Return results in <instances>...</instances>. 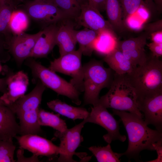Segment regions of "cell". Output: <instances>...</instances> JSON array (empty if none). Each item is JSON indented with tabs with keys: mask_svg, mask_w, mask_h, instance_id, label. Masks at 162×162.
<instances>
[{
	"mask_svg": "<svg viewBox=\"0 0 162 162\" xmlns=\"http://www.w3.org/2000/svg\"><path fill=\"white\" fill-rule=\"evenodd\" d=\"M60 115L46 111L39 108L38 113L39 125L52 128L57 131L63 132L67 128L65 121L62 119Z\"/></svg>",
	"mask_w": 162,
	"mask_h": 162,
	"instance_id": "27",
	"label": "cell"
},
{
	"mask_svg": "<svg viewBox=\"0 0 162 162\" xmlns=\"http://www.w3.org/2000/svg\"><path fill=\"white\" fill-rule=\"evenodd\" d=\"M137 101L146 124L153 125L156 130L162 131V92L137 97Z\"/></svg>",
	"mask_w": 162,
	"mask_h": 162,
	"instance_id": "11",
	"label": "cell"
},
{
	"mask_svg": "<svg viewBox=\"0 0 162 162\" xmlns=\"http://www.w3.org/2000/svg\"><path fill=\"white\" fill-rule=\"evenodd\" d=\"M105 10L108 21L117 34L128 30L123 20L122 9L118 0H106Z\"/></svg>",
	"mask_w": 162,
	"mask_h": 162,
	"instance_id": "22",
	"label": "cell"
},
{
	"mask_svg": "<svg viewBox=\"0 0 162 162\" xmlns=\"http://www.w3.org/2000/svg\"><path fill=\"white\" fill-rule=\"evenodd\" d=\"M149 38L152 42L158 44L162 43V30L158 31L150 34Z\"/></svg>",
	"mask_w": 162,
	"mask_h": 162,
	"instance_id": "38",
	"label": "cell"
},
{
	"mask_svg": "<svg viewBox=\"0 0 162 162\" xmlns=\"http://www.w3.org/2000/svg\"><path fill=\"white\" fill-rule=\"evenodd\" d=\"M143 28L148 34L158 31L162 30V20H160L153 22L144 25Z\"/></svg>",
	"mask_w": 162,
	"mask_h": 162,
	"instance_id": "32",
	"label": "cell"
},
{
	"mask_svg": "<svg viewBox=\"0 0 162 162\" xmlns=\"http://www.w3.org/2000/svg\"><path fill=\"white\" fill-rule=\"evenodd\" d=\"M23 152L24 149L21 148L17 151L16 162H39L38 156L33 154L30 158H26L23 155Z\"/></svg>",
	"mask_w": 162,
	"mask_h": 162,
	"instance_id": "35",
	"label": "cell"
},
{
	"mask_svg": "<svg viewBox=\"0 0 162 162\" xmlns=\"http://www.w3.org/2000/svg\"><path fill=\"white\" fill-rule=\"evenodd\" d=\"M7 75L5 77L0 78V92L3 94L7 91Z\"/></svg>",
	"mask_w": 162,
	"mask_h": 162,
	"instance_id": "39",
	"label": "cell"
},
{
	"mask_svg": "<svg viewBox=\"0 0 162 162\" xmlns=\"http://www.w3.org/2000/svg\"><path fill=\"white\" fill-rule=\"evenodd\" d=\"M58 28L57 24L44 28L38 39L29 57L35 58L46 57L56 45V38Z\"/></svg>",
	"mask_w": 162,
	"mask_h": 162,
	"instance_id": "17",
	"label": "cell"
},
{
	"mask_svg": "<svg viewBox=\"0 0 162 162\" xmlns=\"http://www.w3.org/2000/svg\"><path fill=\"white\" fill-rule=\"evenodd\" d=\"M16 8L11 2L0 3V38L8 44L13 35L9 27V22L13 10Z\"/></svg>",
	"mask_w": 162,
	"mask_h": 162,
	"instance_id": "24",
	"label": "cell"
},
{
	"mask_svg": "<svg viewBox=\"0 0 162 162\" xmlns=\"http://www.w3.org/2000/svg\"><path fill=\"white\" fill-rule=\"evenodd\" d=\"M82 51L80 49L65 54L50 62L49 68L71 77L70 82L79 92L84 91L83 66L81 62Z\"/></svg>",
	"mask_w": 162,
	"mask_h": 162,
	"instance_id": "7",
	"label": "cell"
},
{
	"mask_svg": "<svg viewBox=\"0 0 162 162\" xmlns=\"http://www.w3.org/2000/svg\"><path fill=\"white\" fill-rule=\"evenodd\" d=\"M2 69H3L2 67L0 64V73L2 71Z\"/></svg>",
	"mask_w": 162,
	"mask_h": 162,
	"instance_id": "45",
	"label": "cell"
},
{
	"mask_svg": "<svg viewBox=\"0 0 162 162\" xmlns=\"http://www.w3.org/2000/svg\"><path fill=\"white\" fill-rule=\"evenodd\" d=\"M15 114L6 104H0V140H13L19 134Z\"/></svg>",
	"mask_w": 162,
	"mask_h": 162,
	"instance_id": "19",
	"label": "cell"
},
{
	"mask_svg": "<svg viewBox=\"0 0 162 162\" xmlns=\"http://www.w3.org/2000/svg\"><path fill=\"white\" fill-rule=\"evenodd\" d=\"M0 104H6L0 97Z\"/></svg>",
	"mask_w": 162,
	"mask_h": 162,
	"instance_id": "44",
	"label": "cell"
},
{
	"mask_svg": "<svg viewBox=\"0 0 162 162\" xmlns=\"http://www.w3.org/2000/svg\"><path fill=\"white\" fill-rule=\"evenodd\" d=\"M119 40L114 32L105 30L98 33L94 41V50L105 56L117 47Z\"/></svg>",
	"mask_w": 162,
	"mask_h": 162,
	"instance_id": "23",
	"label": "cell"
},
{
	"mask_svg": "<svg viewBox=\"0 0 162 162\" xmlns=\"http://www.w3.org/2000/svg\"><path fill=\"white\" fill-rule=\"evenodd\" d=\"M43 93L42 88L35 86L28 94L7 105L19 120L20 135H38L42 132L38 122V113Z\"/></svg>",
	"mask_w": 162,
	"mask_h": 162,
	"instance_id": "3",
	"label": "cell"
},
{
	"mask_svg": "<svg viewBox=\"0 0 162 162\" xmlns=\"http://www.w3.org/2000/svg\"><path fill=\"white\" fill-rule=\"evenodd\" d=\"M72 20H63L58 25L56 35V45L59 48L60 56L76 50L77 42L74 34V23Z\"/></svg>",
	"mask_w": 162,
	"mask_h": 162,
	"instance_id": "18",
	"label": "cell"
},
{
	"mask_svg": "<svg viewBox=\"0 0 162 162\" xmlns=\"http://www.w3.org/2000/svg\"><path fill=\"white\" fill-rule=\"evenodd\" d=\"M86 123L85 119L71 128H67L63 132L57 131L55 133V136L60 140L58 161L76 162L73 159V157L74 155L77 154L76 150L83 141L81 132Z\"/></svg>",
	"mask_w": 162,
	"mask_h": 162,
	"instance_id": "10",
	"label": "cell"
},
{
	"mask_svg": "<svg viewBox=\"0 0 162 162\" xmlns=\"http://www.w3.org/2000/svg\"><path fill=\"white\" fill-rule=\"evenodd\" d=\"M16 146L13 140H0V162H14Z\"/></svg>",
	"mask_w": 162,
	"mask_h": 162,
	"instance_id": "30",
	"label": "cell"
},
{
	"mask_svg": "<svg viewBox=\"0 0 162 162\" xmlns=\"http://www.w3.org/2000/svg\"><path fill=\"white\" fill-rule=\"evenodd\" d=\"M103 61L115 73L118 74H130L135 68L117 48L105 55Z\"/></svg>",
	"mask_w": 162,
	"mask_h": 162,
	"instance_id": "21",
	"label": "cell"
},
{
	"mask_svg": "<svg viewBox=\"0 0 162 162\" xmlns=\"http://www.w3.org/2000/svg\"><path fill=\"white\" fill-rule=\"evenodd\" d=\"M94 155L99 162H120V157L123 153H118L113 152L110 144L104 146H93L88 148Z\"/></svg>",
	"mask_w": 162,
	"mask_h": 162,
	"instance_id": "28",
	"label": "cell"
},
{
	"mask_svg": "<svg viewBox=\"0 0 162 162\" xmlns=\"http://www.w3.org/2000/svg\"><path fill=\"white\" fill-rule=\"evenodd\" d=\"M154 150H156L158 154L157 158L153 160L148 162H161L162 161V140L155 143L153 145Z\"/></svg>",
	"mask_w": 162,
	"mask_h": 162,
	"instance_id": "37",
	"label": "cell"
},
{
	"mask_svg": "<svg viewBox=\"0 0 162 162\" xmlns=\"http://www.w3.org/2000/svg\"><path fill=\"white\" fill-rule=\"evenodd\" d=\"M85 119L87 123L97 124L107 130V133L104 135L103 138L108 144L115 140L122 142L126 140V136L121 135L119 132V121L117 120L105 107L98 104L93 106Z\"/></svg>",
	"mask_w": 162,
	"mask_h": 162,
	"instance_id": "9",
	"label": "cell"
},
{
	"mask_svg": "<svg viewBox=\"0 0 162 162\" xmlns=\"http://www.w3.org/2000/svg\"><path fill=\"white\" fill-rule=\"evenodd\" d=\"M7 91L0 97L7 105L11 104L25 95L29 84L27 74L22 70L14 73L7 70Z\"/></svg>",
	"mask_w": 162,
	"mask_h": 162,
	"instance_id": "16",
	"label": "cell"
},
{
	"mask_svg": "<svg viewBox=\"0 0 162 162\" xmlns=\"http://www.w3.org/2000/svg\"><path fill=\"white\" fill-rule=\"evenodd\" d=\"M109 88L107 93L99 98L96 104L106 108L128 112L143 118L138 108L136 90L127 74L114 73Z\"/></svg>",
	"mask_w": 162,
	"mask_h": 162,
	"instance_id": "2",
	"label": "cell"
},
{
	"mask_svg": "<svg viewBox=\"0 0 162 162\" xmlns=\"http://www.w3.org/2000/svg\"><path fill=\"white\" fill-rule=\"evenodd\" d=\"M7 50L5 43L0 38V61L5 62L10 59V53Z\"/></svg>",
	"mask_w": 162,
	"mask_h": 162,
	"instance_id": "34",
	"label": "cell"
},
{
	"mask_svg": "<svg viewBox=\"0 0 162 162\" xmlns=\"http://www.w3.org/2000/svg\"><path fill=\"white\" fill-rule=\"evenodd\" d=\"M98 34L97 32L86 28L80 30H74L75 38L82 54L91 55L94 50V43Z\"/></svg>",
	"mask_w": 162,
	"mask_h": 162,
	"instance_id": "25",
	"label": "cell"
},
{
	"mask_svg": "<svg viewBox=\"0 0 162 162\" xmlns=\"http://www.w3.org/2000/svg\"><path fill=\"white\" fill-rule=\"evenodd\" d=\"M147 34L145 32L139 36L118 41L117 47L134 67L141 65L147 60L144 49L146 45Z\"/></svg>",
	"mask_w": 162,
	"mask_h": 162,
	"instance_id": "14",
	"label": "cell"
},
{
	"mask_svg": "<svg viewBox=\"0 0 162 162\" xmlns=\"http://www.w3.org/2000/svg\"><path fill=\"white\" fill-rule=\"evenodd\" d=\"M112 111L120 118L127 131L128 145L123 154L129 159L139 160L141 151L154 150L153 144L162 140V131L149 128L143 118L137 115L114 109Z\"/></svg>",
	"mask_w": 162,
	"mask_h": 162,
	"instance_id": "1",
	"label": "cell"
},
{
	"mask_svg": "<svg viewBox=\"0 0 162 162\" xmlns=\"http://www.w3.org/2000/svg\"><path fill=\"white\" fill-rule=\"evenodd\" d=\"M79 2L80 5L85 4V3L88 2V0H77Z\"/></svg>",
	"mask_w": 162,
	"mask_h": 162,
	"instance_id": "42",
	"label": "cell"
},
{
	"mask_svg": "<svg viewBox=\"0 0 162 162\" xmlns=\"http://www.w3.org/2000/svg\"><path fill=\"white\" fill-rule=\"evenodd\" d=\"M83 66L84 104L93 106L97 104L101 90L110 87L114 73L101 61L92 59Z\"/></svg>",
	"mask_w": 162,
	"mask_h": 162,
	"instance_id": "5",
	"label": "cell"
},
{
	"mask_svg": "<svg viewBox=\"0 0 162 162\" xmlns=\"http://www.w3.org/2000/svg\"><path fill=\"white\" fill-rule=\"evenodd\" d=\"M24 62L31 70L33 76L40 80L46 87L51 89L58 95L68 97L74 103L77 105L80 104V92L71 83L34 58L28 57Z\"/></svg>",
	"mask_w": 162,
	"mask_h": 162,
	"instance_id": "6",
	"label": "cell"
},
{
	"mask_svg": "<svg viewBox=\"0 0 162 162\" xmlns=\"http://www.w3.org/2000/svg\"><path fill=\"white\" fill-rule=\"evenodd\" d=\"M118 0L122 9L123 21L128 17L134 14L141 5H146L149 7L143 0Z\"/></svg>",
	"mask_w": 162,
	"mask_h": 162,
	"instance_id": "31",
	"label": "cell"
},
{
	"mask_svg": "<svg viewBox=\"0 0 162 162\" xmlns=\"http://www.w3.org/2000/svg\"><path fill=\"white\" fill-rule=\"evenodd\" d=\"M152 4V3L153 1H154L156 9L159 11H161L162 10V0H147Z\"/></svg>",
	"mask_w": 162,
	"mask_h": 162,
	"instance_id": "40",
	"label": "cell"
},
{
	"mask_svg": "<svg viewBox=\"0 0 162 162\" xmlns=\"http://www.w3.org/2000/svg\"><path fill=\"white\" fill-rule=\"evenodd\" d=\"M30 19L27 14L22 9H14L9 22V28L13 35L25 32L29 26Z\"/></svg>",
	"mask_w": 162,
	"mask_h": 162,
	"instance_id": "26",
	"label": "cell"
},
{
	"mask_svg": "<svg viewBox=\"0 0 162 162\" xmlns=\"http://www.w3.org/2000/svg\"><path fill=\"white\" fill-rule=\"evenodd\" d=\"M137 97L162 92V61L152 55L143 64L127 74Z\"/></svg>",
	"mask_w": 162,
	"mask_h": 162,
	"instance_id": "4",
	"label": "cell"
},
{
	"mask_svg": "<svg viewBox=\"0 0 162 162\" xmlns=\"http://www.w3.org/2000/svg\"><path fill=\"white\" fill-rule=\"evenodd\" d=\"M15 138L17 140L20 148L26 149L38 156L50 157L59 154V146L37 134L16 136Z\"/></svg>",
	"mask_w": 162,
	"mask_h": 162,
	"instance_id": "13",
	"label": "cell"
},
{
	"mask_svg": "<svg viewBox=\"0 0 162 162\" xmlns=\"http://www.w3.org/2000/svg\"><path fill=\"white\" fill-rule=\"evenodd\" d=\"M47 104L54 111L73 120L85 119L89 113L85 108L72 106L58 99L49 101Z\"/></svg>",
	"mask_w": 162,
	"mask_h": 162,
	"instance_id": "20",
	"label": "cell"
},
{
	"mask_svg": "<svg viewBox=\"0 0 162 162\" xmlns=\"http://www.w3.org/2000/svg\"><path fill=\"white\" fill-rule=\"evenodd\" d=\"M10 2L12 3L13 5L16 8V6L20 3L21 2H23L25 0H10ZM43 0L47 2H50V0Z\"/></svg>",
	"mask_w": 162,
	"mask_h": 162,
	"instance_id": "41",
	"label": "cell"
},
{
	"mask_svg": "<svg viewBox=\"0 0 162 162\" xmlns=\"http://www.w3.org/2000/svg\"><path fill=\"white\" fill-rule=\"evenodd\" d=\"M22 9L30 19L42 26L43 28L68 19L58 7L50 2L38 0L28 1L24 4Z\"/></svg>",
	"mask_w": 162,
	"mask_h": 162,
	"instance_id": "8",
	"label": "cell"
},
{
	"mask_svg": "<svg viewBox=\"0 0 162 162\" xmlns=\"http://www.w3.org/2000/svg\"><path fill=\"white\" fill-rule=\"evenodd\" d=\"M10 2V0H0V3H6Z\"/></svg>",
	"mask_w": 162,
	"mask_h": 162,
	"instance_id": "43",
	"label": "cell"
},
{
	"mask_svg": "<svg viewBox=\"0 0 162 162\" xmlns=\"http://www.w3.org/2000/svg\"><path fill=\"white\" fill-rule=\"evenodd\" d=\"M88 3L100 12L105 10L106 0H88Z\"/></svg>",
	"mask_w": 162,
	"mask_h": 162,
	"instance_id": "36",
	"label": "cell"
},
{
	"mask_svg": "<svg viewBox=\"0 0 162 162\" xmlns=\"http://www.w3.org/2000/svg\"><path fill=\"white\" fill-rule=\"evenodd\" d=\"M146 45L151 51L152 55L159 58L162 56V43L158 44L152 42Z\"/></svg>",
	"mask_w": 162,
	"mask_h": 162,
	"instance_id": "33",
	"label": "cell"
},
{
	"mask_svg": "<svg viewBox=\"0 0 162 162\" xmlns=\"http://www.w3.org/2000/svg\"><path fill=\"white\" fill-rule=\"evenodd\" d=\"M42 30L33 34L25 32L13 35L8 46V50L18 66L29 57L32 51Z\"/></svg>",
	"mask_w": 162,
	"mask_h": 162,
	"instance_id": "12",
	"label": "cell"
},
{
	"mask_svg": "<svg viewBox=\"0 0 162 162\" xmlns=\"http://www.w3.org/2000/svg\"><path fill=\"white\" fill-rule=\"evenodd\" d=\"M58 7L68 19L75 20L81 12V5L77 0H50Z\"/></svg>",
	"mask_w": 162,
	"mask_h": 162,
	"instance_id": "29",
	"label": "cell"
},
{
	"mask_svg": "<svg viewBox=\"0 0 162 162\" xmlns=\"http://www.w3.org/2000/svg\"><path fill=\"white\" fill-rule=\"evenodd\" d=\"M81 8L80 14L75 20L78 25L98 33L105 30L114 32L108 21L104 19L100 12L88 2L81 4Z\"/></svg>",
	"mask_w": 162,
	"mask_h": 162,
	"instance_id": "15",
	"label": "cell"
}]
</instances>
